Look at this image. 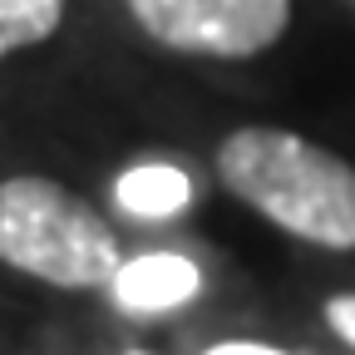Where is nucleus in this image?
Segmentation results:
<instances>
[{
	"mask_svg": "<svg viewBox=\"0 0 355 355\" xmlns=\"http://www.w3.org/2000/svg\"><path fill=\"white\" fill-rule=\"evenodd\" d=\"M69 0H0V60L55 40Z\"/></svg>",
	"mask_w": 355,
	"mask_h": 355,
	"instance_id": "6",
	"label": "nucleus"
},
{
	"mask_svg": "<svg viewBox=\"0 0 355 355\" xmlns=\"http://www.w3.org/2000/svg\"><path fill=\"white\" fill-rule=\"evenodd\" d=\"M153 44L198 60H257L282 44L291 0H123Z\"/></svg>",
	"mask_w": 355,
	"mask_h": 355,
	"instance_id": "3",
	"label": "nucleus"
},
{
	"mask_svg": "<svg viewBox=\"0 0 355 355\" xmlns=\"http://www.w3.org/2000/svg\"><path fill=\"white\" fill-rule=\"evenodd\" d=\"M0 261L55 291H109L123 266L109 217L44 173L0 178Z\"/></svg>",
	"mask_w": 355,
	"mask_h": 355,
	"instance_id": "2",
	"label": "nucleus"
},
{
	"mask_svg": "<svg viewBox=\"0 0 355 355\" xmlns=\"http://www.w3.org/2000/svg\"><path fill=\"white\" fill-rule=\"evenodd\" d=\"M202 291L198 261L183 252H144V257H123L119 277L109 282V296L128 316H163V311L188 306Z\"/></svg>",
	"mask_w": 355,
	"mask_h": 355,
	"instance_id": "4",
	"label": "nucleus"
},
{
	"mask_svg": "<svg viewBox=\"0 0 355 355\" xmlns=\"http://www.w3.org/2000/svg\"><path fill=\"white\" fill-rule=\"evenodd\" d=\"M198 355H296L286 345H272V340H252V336H232V340H212L207 350Z\"/></svg>",
	"mask_w": 355,
	"mask_h": 355,
	"instance_id": "8",
	"label": "nucleus"
},
{
	"mask_svg": "<svg viewBox=\"0 0 355 355\" xmlns=\"http://www.w3.org/2000/svg\"><path fill=\"white\" fill-rule=\"evenodd\" d=\"M321 321H326V331H331L345 350H355V291L326 296V301H321Z\"/></svg>",
	"mask_w": 355,
	"mask_h": 355,
	"instance_id": "7",
	"label": "nucleus"
},
{
	"mask_svg": "<svg viewBox=\"0 0 355 355\" xmlns=\"http://www.w3.org/2000/svg\"><path fill=\"white\" fill-rule=\"evenodd\" d=\"M217 183L277 232L355 252V163L277 123H242L212 153Z\"/></svg>",
	"mask_w": 355,
	"mask_h": 355,
	"instance_id": "1",
	"label": "nucleus"
},
{
	"mask_svg": "<svg viewBox=\"0 0 355 355\" xmlns=\"http://www.w3.org/2000/svg\"><path fill=\"white\" fill-rule=\"evenodd\" d=\"M123 355H153V350H139V345H133V350H123Z\"/></svg>",
	"mask_w": 355,
	"mask_h": 355,
	"instance_id": "9",
	"label": "nucleus"
},
{
	"mask_svg": "<svg viewBox=\"0 0 355 355\" xmlns=\"http://www.w3.org/2000/svg\"><path fill=\"white\" fill-rule=\"evenodd\" d=\"M340 6H350V10H355V0H340Z\"/></svg>",
	"mask_w": 355,
	"mask_h": 355,
	"instance_id": "10",
	"label": "nucleus"
},
{
	"mask_svg": "<svg viewBox=\"0 0 355 355\" xmlns=\"http://www.w3.org/2000/svg\"><path fill=\"white\" fill-rule=\"evenodd\" d=\"M114 202L128 217L163 222V217H178V212L193 202V178L183 168H173V163H133V168L119 173Z\"/></svg>",
	"mask_w": 355,
	"mask_h": 355,
	"instance_id": "5",
	"label": "nucleus"
}]
</instances>
